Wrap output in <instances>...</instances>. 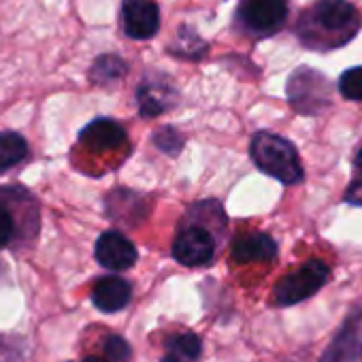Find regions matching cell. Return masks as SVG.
I'll list each match as a JSON object with an SVG mask.
<instances>
[{
  "label": "cell",
  "mask_w": 362,
  "mask_h": 362,
  "mask_svg": "<svg viewBox=\"0 0 362 362\" xmlns=\"http://www.w3.org/2000/svg\"><path fill=\"white\" fill-rule=\"evenodd\" d=\"M360 11L347 0H315L296 22V37L307 49L332 52L347 45L360 30Z\"/></svg>",
  "instance_id": "obj_1"
},
{
  "label": "cell",
  "mask_w": 362,
  "mask_h": 362,
  "mask_svg": "<svg viewBox=\"0 0 362 362\" xmlns=\"http://www.w3.org/2000/svg\"><path fill=\"white\" fill-rule=\"evenodd\" d=\"M250 156L262 173L286 186L303 181V164L296 147L275 132H256L250 143Z\"/></svg>",
  "instance_id": "obj_2"
},
{
  "label": "cell",
  "mask_w": 362,
  "mask_h": 362,
  "mask_svg": "<svg viewBox=\"0 0 362 362\" xmlns=\"http://www.w3.org/2000/svg\"><path fill=\"white\" fill-rule=\"evenodd\" d=\"M205 214L207 205L199 203L192 209H188L186 220L181 222L175 241H173V258L184 267H205L216 256V233L205 226Z\"/></svg>",
  "instance_id": "obj_3"
},
{
  "label": "cell",
  "mask_w": 362,
  "mask_h": 362,
  "mask_svg": "<svg viewBox=\"0 0 362 362\" xmlns=\"http://www.w3.org/2000/svg\"><path fill=\"white\" fill-rule=\"evenodd\" d=\"M288 13L290 0H241L237 20L247 35L264 39L284 28Z\"/></svg>",
  "instance_id": "obj_4"
},
{
  "label": "cell",
  "mask_w": 362,
  "mask_h": 362,
  "mask_svg": "<svg viewBox=\"0 0 362 362\" xmlns=\"http://www.w3.org/2000/svg\"><path fill=\"white\" fill-rule=\"evenodd\" d=\"M328 273L330 271L322 260H309L298 271H294L277 281V286L273 290L275 305L290 307V305L311 298L317 290H322V286L328 279Z\"/></svg>",
  "instance_id": "obj_5"
},
{
  "label": "cell",
  "mask_w": 362,
  "mask_h": 362,
  "mask_svg": "<svg viewBox=\"0 0 362 362\" xmlns=\"http://www.w3.org/2000/svg\"><path fill=\"white\" fill-rule=\"evenodd\" d=\"M288 98L298 113L315 115L330 103L328 83L320 73L309 69H298L288 81Z\"/></svg>",
  "instance_id": "obj_6"
},
{
  "label": "cell",
  "mask_w": 362,
  "mask_h": 362,
  "mask_svg": "<svg viewBox=\"0 0 362 362\" xmlns=\"http://www.w3.org/2000/svg\"><path fill=\"white\" fill-rule=\"evenodd\" d=\"M119 20L130 39L147 41L160 28V7L156 0H122Z\"/></svg>",
  "instance_id": "obj_7"
},
{
  "label": "cell",
  "mask_w": 362,
  "mask_h": 362,
  "mask_svg": "<svg viewBox=\"0 0 362 362\" xmlns=\"http://www.w3.org/2000/svg\"><path fill=\"white\" fill-rule=\"evenodd\" d=\"M96 260L103 269L107 271H115V273H122V271H128L136 264V247L117 230H107L98 237L96 241Z\"/></svg>",
  "instance_id": "obj_8"
},
{
  "label": "cell",
  "mask_w": 362,
  "mask_h": 362,
  "mask_svg": "<svg viewBox=\"0 0 362 362\" xmlns=\"http://www.w3.org/2000/svg\"><path fill=\"white\" fill-rule=\"evenodd\" d=\"M126 130L111 117H96L79 132V145L90 151H117L126 145Z\"/></svg>",
  "instance_id": "obj_9"
},
{
  "label": "cell",
  "mask_w": 362,
  "mask_h": 362,
  "mask_svg": "<svg viewBox=\"0 0 362 362\" xmlns=\"http://www.w3.org/2000/svg\"><path fill=\"white\" fill-rule=\"evenodd\" d=\"M179 100V94L173 83L166 79H145L136 88V105L143 117H158L173 109Z\"/></svg>",
  "instance_id": "obj_10"
},
{
  "label": "cell",
  "mask_w": 362,
  "mask_h": 362,
  "mask_svg": "<svg viewBox=\"0 0 362 362\" xmlns=\"http://www.w3.org/2000/svg\"><path fill=\"white\" fill-rule=\"evenodd\" d=\"M230 256L237 264L273 262L277 258V243L264 233H247L235 239Z\"/></svg>",
  "instance_id": "obj_11"
},
{
  "label": "cell",
  "mask_w": 362,
  "mask_h": 362,
  "mask_svg": "<svg viewBox=\"0 0 362 362\" xmlns=\"http://www.w3.org/2000/svg\"><path fill=\"white\" fill-rule=\"evenodd\" d=\"M132 296V288L124 277H103L92 290V303L103 313H117L122 311Z\"/></svg>",
  "instance_id": "obj_12"
},
{
  "label": "cell",
  "mask_w": 362,
  "mask_h": 362,
  "mask_svg": "<svg viewBox=\"0 0 362 362\" xmlns=\"http://www.w3.org/2000/svg\"><path fill=\"white\" fill-rule=\"evenodd\" d=\"M203 345L194 332H181L166 341V354L162 362H192L201 356Z\"/></svg>",
  "instance_id": "obj_13"
},
{
  "label": "cell",
  "mask_w": 362,
  "mask_h": 362,
  "mask_svg": "<svg viewBox=\"0 0 362 362\" xmlns=\"http://www.w3.org/2000/svg\"><path fill=\"white\" fill-rule=\"evenodd\" d=\"M126 73H128V64L119 56L105 54L94 60V64L90 69V79H92V83L109 86V83L119 81Z\"/></svg>",
  "instance_id": "obj_14"
},
{
  "label": "cell",
  "mask_w": 362,
  "mask_h": 362,
  "mask_svg": "<svg viewBox=\"0 0 362 362\" xmlns=\"http://www.w3.org/2000/svg\"><path fill=\"white\" fill-rule=\"evenodd\" d=\"M28 156V143L20 132H0V170L20 164Z\"/></svg>",
  "instance_id": "obj_15"
},
{
  "label": "cell",
  "mask_w": 362,
  "mask_h": 362,
  "mask_svg": "<svg viewBox=\"0 0 362 362\" xmlns=\"http://www.w3.org/2000/svg\"><path fill=\"white\" fill-rule=\"evenodd\" d=\"M9 205V188H0V247H11L20 239V230Z\"/></svg>",
  "instance_id": "obj_16"
},
{
  "label": "cell",
  "mask_w": 362,
  "mask_h": 362,
  "mask_svg": "<svg viewBox=\"0 0 362 362\" xmlns=\"http://www.w3.org/2000/svg\"><path fill=\"white\" fill-rule=\"evenodd\" d=\"M170 54L179 56V58H190V60H199L203 58V54L207 52V43L201 41L192 30H181L177 41L170 43Z\"/></svg>",
  "instance_id": "obj_17"
},
{
  "label": "cell",
  "mask_w": 362,
  "mask_h": 362,
  "mask_svg": "<svg viewBox=\"0 0 362 362\" xmlns=\"http://www.w3.org/2000/svg\"><path fill=\"white\" fill-rule=\"evenodd\" d=\"M153 143L160 151L168 153V156H177L181 149H184V136H181L179 130L164 126L158 132H153Z\"/></svg>",
  "instance_id": "obj_18"
},
{
  "label": "cell",
  "mask_w": 362,
  "mask_h": 362,
  "mask_svg": "<svg viewBox=\"0 0 362 362\" xmlns=\"http://www.w3.org/2000/svg\"><path fill=\"white\" fill-rule=\"evenodd\" d=\"M339 92L347 100H362V66L347 69L339 79Z\"/></svg>",
  "instance_id": "obj_19"
},
{
  "label": "cell",
  "mask_w": 362,
  "mask_h": 362,
  "mask_svg": "<svg viewBox=\"0 0 362 362\" xmlns=\"http://www.w3.org/2000/svg\"><path fill=\"white\" fill-rule=\"evenodd\" d=\"M105 356H107V362H128L130 356H132V349L130 345L126 343V339L117 337V334H111L105 339Z\"/></svg>",
  "instance_id": "obj_20"
},
{
  "label": "cell",
  "mask_w": 362,
  "mask_h": 362,
  "mask_svg": "<svg viewBox=\"0 0 362 362\" xmlns=\"http://www.w3.org/2000/svg\"><path fill=\"white\" fill-rule=\"evenodd\" d=\"M345 203L354 205V207H362V173L351 181L347 186V192H345Z\"/></svg>",
  "instance_id": "obj_21"
},
{
  "label": "cell",
  "mask_w": 362,
  "mask_h": 362,
  "mask_svg": "<svg viewBox=\"0 0 362 362\" xmlns=\"http://www.w3.org/2000/svg\"><path fill=\"white\" fill-rule=\"evenodd\" d=\"M341 345H343V341L339 339V341L328 349V354L322 358V362H341V358H343V354H341Z\"/></svg>",
  "instance_id": "obj_22"
},
{
  "label": "cell",
  "mask_w": 362,
  "mask_h": 362,
  "mask_svg": "<svg viewBox=\"0 0 362 362\" xmlns=\"http://www.w3.org/2000/svg\"><path fill=\"white\" fill-rule=\"evenodd\" d=\"M354 166L362 173V147L358 149V153H356V158H354Z\"/></svg>",
  "instance_id": "obj_23"
},
{
  "label": "cell",
  "mask_w": 362,
  "mask_h": 362,
  "mask_svg": "<svg viewBox=\"0 0 362 362\" xmlns=\"http://www.w3.org/2000/svg\"><path fill=\"white\" fill-rule=\"evenodd\" d=\"M83 362H107L105 358H98V356H90V358H86Z\"/></svg>",
  "instance_id": "obj_24"
}]
</instances>
